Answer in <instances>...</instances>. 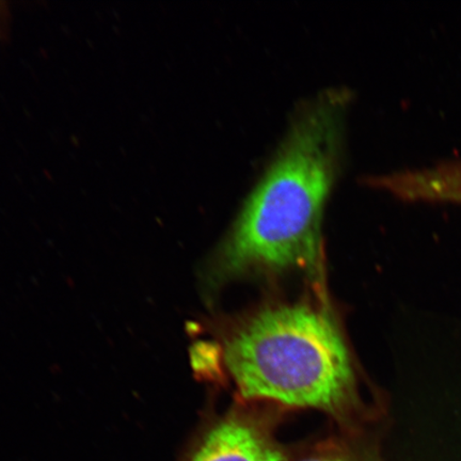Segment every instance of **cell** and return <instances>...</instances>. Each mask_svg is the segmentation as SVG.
I'll return each instance as SVG.
<instances>
[{"label": "cell", "mask_w": 461, "mask_h": 461, "mask_svg": "<svg viewBox=\"0 0 461 461\" xmlns=\"http://www.w3.org/2000/svg\"><path fill=\"white\" fill-rule=\"evenodd\" d=\"M224 361L241 395L346 418L358 405L348 348L325 311L307 304L262 311L228 339Z\"/></svg>", "instance_id": "cell-2"}, {"label": "cell", "mask_w": 461, "mask_h": 461, "mask_svg": "<svg viewBox=\"0 0 461 461\" xmlns=\"http://www.w3.org/2000/svg\"><path fill=\"white\" fill-rule=\"evenodd\" d=\"M365 183L402 201L461 204V159L422 169L368 176Z\"/></svg>", "instance_id": "cell-4"}, {"label": "cell", "mask_w": 461, "mask_h": 461, "mask_svg": "<svg viewBox=\"0 0 461 461\" xmlns=\"http://www.w3.org/2000/svg\"><path fill=\"white\" fill-rule=\"evenodd\" d=\"M274 438L250 419L230 417L217 424L187 461H285Z\"/></svg>", "instance_id": "cell-3"}, {"label": "cell", "mask_w": 461, "mask_h": 461, "mask_svg": "<svg viewBox=\"0 0 461 461\" xmlns=\"http://www.w3.org/2000/svg\"><path fill=\"white\" fill-rule=\"evenodd\" d=\"M350 92L330 88L299 105L224 243V274L317 269L321 223L342 168Z\"/></svg>", "instance_id": "cell-1"}, {"label": "cell", "mask_w": 461, "mask_h": 461, "mask_svg": "<svg viewBox=\"0 0 461 461\" xmlns=\"http://www.w3.org/2000/svg\"><path fill=\"white\" fill-rule=\"evenodd\" d=\"M297 461H366L358 453L345 447H327Z\"/></svg>", "instance_id": "cell-5"}]
</instances>
